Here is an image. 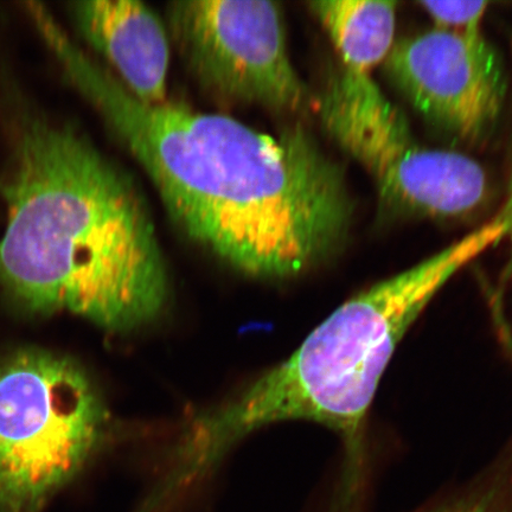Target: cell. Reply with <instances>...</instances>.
I'll return each mask as SVG.
<instances>
[{
	"label": "cell",
	"mask_w": 512,
	"mask_h": 512,
	"mask_svg": "<svg viewBox=\"0 0 512 512\" xmlns=\"http://www.w3.org/2000/svg\"><path fill=\"white\" fill-rule=\"evenodd\" d=\"M489 248L488 235L477 230L339 306L286 362L195 422L176 454L182 471L200 479L256 428L310 420L343 437L352 494L369 408L396 347L447 281Z\"/></svg>",
	"instance_id": "cell-3"
},
{
	"label": "cell",
	"mask_w": 512,
	"mask_h": 512,
	"mask_svg": "<svg viewBox=\"0 0 512 512\" xmlns=\"http://www.w3.org/2000/svg\"><path fill=\"white\" fill-rule=\"evenodd\" d=\"M47 43L189 239L265 279L303 274L344 247L354 198L342 166L305 127L271 134L175 102L145 104L66 31Z\"/></svg>",
	"instance_id": "cell-1"
},
{
	"label": "cell",
	"mask_w": 512,
	"mask_h": 512,
	"mask_svg": "<svg viewBox=\"0 0 512 512\" xmlns=\"http://www.w3.org/2000/svg\"><path fill=\"white\" fill-rule=\"evenodd\" d=\"M0 285L24 310L67 311L125 332L151 323L170 294L149 208L133 179L83 134L34 121L2 188Z\"/></svg>",
	"instance_id": "cell-2"
},
{
	"label": "cell",
	"mask_w": 512,
	"mask_h": 512,
	"mask_svg": "<svg viewBox=\"0 0 512 512\" xmlns=\"http://www.w3.org/2000/svg\"><path fill=\"white\" fill-rule=\"evenodd\" d=\"M72 14L128 92L145 104L166 101L170 37L155 11L136 0H86L74 3Z\"/></svg>",
	"instance_id": "cell-8"
},
{
	"label": "cell",
	"mask_w": 512,
	"mask_h": 512,
	"mask_svg": "<svg viewBox=\"0 0 512 512\" xmlns=\"http://www.w3.org/2000/svg\"><path fill=\"white\" fill-rule=\"evenodd\" d=\"M421 512H512V473H499L464 494Z\"/></svg>",
	"instance_id": "cell-10"
},
{
	"label": "cell",
	"mask_w": 512,
	"mask_h": 512,
	"mask_svg": "<svg viewBox=\"0 0 512 512\" xmlns=\"http://www.w3.org/2000/svg\"><path fill=\"white\" fill-rule=\"evenodd\" d=\"M316 16L352 72L371 74L386 62L395 41L396 2L381 0H318L311 2Z\"/></svg>",
	"instance_id": "cell-9"
},
{
	"label": "cell",
	"mask_w": 512,
	"mask_h": 512,
	"mask_svg": "<svg viewBox=\"0 0 512 512\" xmlns=\"http://www.w3.org/2000/svg\"><path fill=\"white\" fill-rule=\"evenodd\" d=\"M170 34L194 78L224 99L302 113L315 98L288 51L280 5L267 0H181Z\"/></svg>",
	"instance_id": "cell-6"
},
{
	"label": "cell",
	"mask_w": 512,
	"mask_h": 512,
	"mask_svg": "<svg viewBox=\"0 0 512 512\" xmlns=\"http://www.w3.org/2000/svg\"><path fill=\"white\" fill-rule=\"evenodd\" d=\"M384 63L415 111L446 136L478 143L494 132L508 78L483 29L433 28L403 38Z\"/></svg>",
	"instance_id": "cell-7"
},
{
	"label": "cell",
	"mask_w": 512,
	"mask_h": 512,
	"mask_svg": "<svg viewBox=\"0 0 512 512\" xmlns=\"http://www.w3.org/2000/svg\"><path fill=\"white\" fill-rule=\"evenodd\" d=\"M509 191H510V194L512 195V170H511V178H510Z\"/></svg>",
	"instance_id": "cell-12"
},
{
	"label": "cell",
	"mask_w": 512,
	"mask_h": 512,
	"mask_svg": "<svg viewBox=\"0 0 512 512\" xmlns=\"http://www.w3.org/2000/svg\"><path fill=\"white\" fill-rule=\"evenodd\" d=\"M108 428L80 364L42 349L0 358V512H44L95 456Z\"/></svg>",
	"instance_id": "cell-4"
},
{
	"label": "cell",
	"mask_w": 512,
	"mask_h": 512,
	"mask_svg": "<svg viewBox=\"0 0 512 512\" xmlns=\"http://www.w3.org/2000/svg\"><path fill=\"white\" fill-rule=\"evenodd\" d=\"M324 131L373 179L396 213L434 220L475 213L489 195L477 160L422 144L371 74L341 67L315 98Z\"/></svg>",
	"instance_id": "cell-5"
},
{
	"label": "cell",
	"mask_w": 512,
	"mask_h": 512,
	"mask_svg": "<svg viewBox=\"0 0 512 512\" xmlns=\"http://www.w3.org/2000/svg\"><path fill=\"white\" fill-rule=\"evenodd\" d=\"M422 9L432 19L434 28L450 31L482 30L489 3L422 2Z\"/></svg>",
	"instance_id": "cell-11"
}]
</instances>
